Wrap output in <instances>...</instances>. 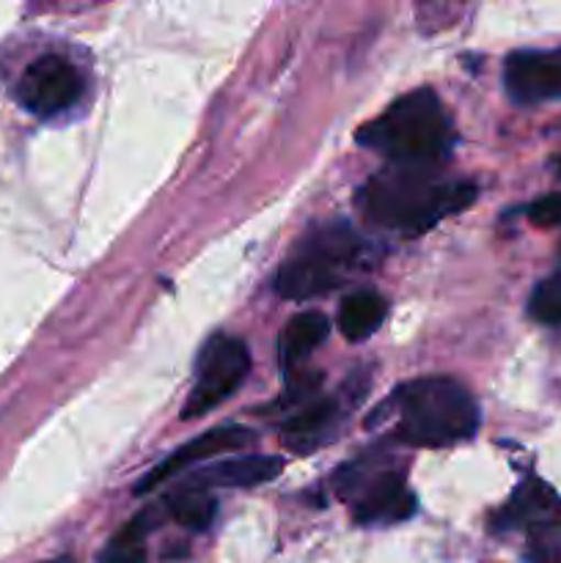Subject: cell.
<instances>
[{
    "instance_id": "cell-13",
    "label": "cell",
    "mask_w": 561,
    "mask_h": 563,
    "mask_svg": "<svg viewBox=\"0 0 561 563\" xmlns=\"http://www.w3.org/2000/svg\"><path fill=\"white\" fill-rule=\"evenodd\" d=\"M388 317V302L377 291H355L341 302L339 330L346 341H366Z\"/></svg>"
},
{
    "instance_id": "cell-12",
    "label": "cell",
    "mask_w": 561,
    "mask_h": 563,
    "mask_svg": "<svg viewBox=\"0 0 561 563\" xmlns=\"http://www.w3.org/2000/svg\"><path fill=\"white\" fill-rule=\"evenodd\" d=\"M328 333H330V322L328 317L319 311H302L289 319V324L284 328V335H280V344H278L280 368L286 372V377L295 374L297 368L311 357V352L328 339Z\"/></svg>"
},
{
    "instance_id": "cell-18",
    "label": "cell",
    "mask_w": 561,
    "mask_h": 563,
    "mask_svg": "<svg viewBox=\"0 0 561 563\" xmlns=\"http://www.w3.org/2000/svg\"><path fill=\"white\" fill-rule=\"evenodd\" d=\"M528 220L539 229H550V225L561 223V192H553V196H544L539 201H534L528 207Z\"/></svg>"
},
{
    "instance_id": "cell-19",
    "label": "cell",
    "mask_w": 561,
    "mask_h": 563,
    "mask_svg": "<svg viewBox=\"0 0 561 563\" xmlns=\"http://www.w3.org/2000/svg\"><path fill=\"white\" fill-rule=\"evenodd\" d=\"M44 563H69L66 559H55V561H44Z\"/></svg>"
},
{
    "instance_id": "cell-9",
    "label": "cell",
    "mask_w": 561,
    "mask_h": 563,
    "mask_svg": "<svg viewBox=\"0 0 561 563\" xmlns=\"http://www.w3.org/2000/svg\"><path fill=\"white\" fill-rule=\"evenodd\" d=\"M253 438H256V434H253V429L240 427V423H226V427L209 429V432L198 434V438H193L190 443H185L182 449H176L170 456H165V460L160 462L154 471H148L146 476L138 482L135 495H146L148 489L160 487V484L168 482L170 476L187 471V467L196 465V462L212 460V456L229 454V451L242 449V445L251 443Z\"/></svg>"
},
{
    "instance_id": "cell-4",
    "label": "cell",
    "mask_w": 561,
    "mask_h": 563,
    "mask_svg": "<svg viewBox=\"0 0 561 563\" xmlns=\"http://www.w3.org/2000/svg\"><path fill=\"white\" fill-rule=\"evenodd\" d=\"M363 258V240L346 223L322 225L300 242L295 256L280 267L275 291L286 300H308L336 289Z\"/></svg>"
},
{
    "instance_id": "cell-5",
    "label": "cell",
    "mask_w": 561,
    "mask_h": 563,
    "mask_svg": "<svg viewBox=\"0 0 561 563\" xmlns=\"http://www.w3.org/2000/svg\"><path fill=\"white\" fill-rule=\"evenodd\" d=\"M248 372H251L248 346L231 335H215L196 361V385L182 407V421L201 418L223 405L245 383Z\"/></svg>"
},
{
    "instance_id": "cell-3",
    "label": "cell",
    "mask_w": 561,
    "mask_h": 563,
    "mask_svg": "<svg viewBox=\"0 0 561 563\" xmlns=\"http://www.w3.org/2000/svg\"><path fill=\"white\" fill-rule=\"evenodd\" d=\"M396 438L416 449H449L479 429L473 396L451 377H421L394 394Z\"/></svg>"
},
{
    "instance_id": "cell-15",
    "label": "cell",
    "mask_w": 561,
    "mask_h": 563,
    "mask_svg": "<svg viewBox=\"0 0 561 563\" xmlns=\"http://www.w3.org/2000/svg\"><path fill=\"white\" fill-rule=\"evenodd\" d=\"M336 416H339V401L336 399H317L311 401V405H306L300 412H295V416L284 423L289 445H295L297 440L314 438V434H319L322 429H328L330 423L336 421Z\"/></svg>"
},
{
    "instance_id": "cell-6",
    "label": "cell",
    "mask_w": 561,
    "mask_h": 563,
    "mask_svg": "<svg viewBox=\"0 0 561 563\" xmlns=\"http://www.w3.org/2000/svg\"><path fill=\"white\" fill-rule=\"evenodd\" d=\"M80 91L82 82L75 64L66 60L64 55L50 53L33 60L22 71L20 86H16V99H20L25 110L42 115V119H50V115L69 110L80 99Z\"/></svg>"
},
{
    "instance_id": "cell-7",
    "label": "cell",
    "mask_w": 561,
    "mask_h": 563,
    "mask_svg": "<svg viewBox=\"0 0 561 563\" xmlns=\"http://www.w3.org/2000/svg\"><path fill=\"white\" fill-rule=\"evenodd\" d=\"M350 487L341 495H355L352 517L361 526H394L416 515V495L405 487L399 473H374V476H350Z\"/></svg>"
},
{
    "instance_id": "cell-2",
    "label": "cell",
    "mask_w": 561,
    "mask_h": 563,
    "mask_svg": "<svg viewBox=\"0 0 561 563\" xmlns=\"http://www.w3.org/2000/svg\"><path fill=\"white\" fill-rule=\"evenodd\" d=\"M358 143L380 152L394 168L435 170L451 148V124L432 88H418L391 102L358 130Z\"/></svg>"
},
{
    "instance_id": "cell-11",
    "label": "cell",
    "mask_w": 561,
    "mask_h": 563,
    "mask_svg": "<svg viewBox=\"0 0 561 563\" xmlns=\"http://www.w3.org/2000/svg\"><path fill=\"white\" fill-rule=\"evenodd\" d=\"M498 522L504 528H526V531L534 526L561 522V498L548 484L531 478L512 495L509 506H506Z\"/></svg>"
},
{
    "instance_id": "cell-17",
    "label": "cell",
    "mask_w": 561,
    "mask_h": 563,
    "mask_svg": "<svg viewBox=\"0 0 561 563\" xmlns=\"http://www.w3.org/2000/svg\"><path fill=\"white\" fill-rule=\"evenodd\" d=\"M528 313L542 324H561V256L553 273L539 280L528 300Z\"/></svg>"
},
{
    "instance_id": "cell-8",
    "label": "cell",
    "mask_w": 561,
    "mask_h": 563,
    "mask_svg": "<svg viewBox=\"0 0 561 563\" xmlns=\"http://www.w3.org/2000/svg\"><path fill=\"white\" fill-rule=\"evenodd\" d=\"M504 86L512 102L542 104L561 99V49H520L506 58Z\"/></svg>"
},
{
    "instance_id": "cell-16",
    "label": "cell",
    "mask_w": 561,
    "mask_h": 563,
    "mask_svg": "<svg viewBox=\"0 0 561 563\" xmlns=\"http://www.w3.org/2000/svg\"><path fill=\"white\" fill-rule=\"evenodd\" d=\"M152 515H141L124 526V531L110 542L108 553H105V563H143L146 553H143V537L146 531H152Z\"/></svg>"
},
{
    "instance_id": "cell-1",
    "label": "cell",
    "mask_w": 561,
    "mask_h": 563,
    "mask_svg": "<svg viewBox=\"0 0 561 563\" xmlns=\"http://www.w3.org/2000/svg\"><path fill=\"white\" fill-rule=\"evenodd\" d=\"M476 198L471 181L435 179V170L391 168L372 176L358 192V209L380 229L418 236Z\"/></svg>"
},
{
    "instance_id": "cell-10",
    "label": "cell",
    "mask_w": 561,
    "mask_h": 563,
    "mask_svg": "<svg viewBox=\"0 0 561 563\" xmlns=\"http://www.w3.org/2000/svg\"><path fill=\"white\" fill-rule=\"evenodd\" d=\"M284 471L280 456H240V460H226L218 465H209L204 471L193 473L187 484L193 487H258V484L273 482Z\"/></svg>"
},
{
    "instance_id": "cell-14",
    "label": "cell",
    "mask_w": 561,
    "mask_h": 563,
    "mask_svg": "<svg viewBox=\"0 0 561 563\" xmlns=\"http://www.w3.org/2000/svg\"><path fill=\"white\" fill-rule=\"evenodd\" d=\"M215 511H218V500L209 495V489L193 487V484L182 487L168 500L170 520L190 528V531H207L215 520Z\"/></svg>"
}]
</instances>
